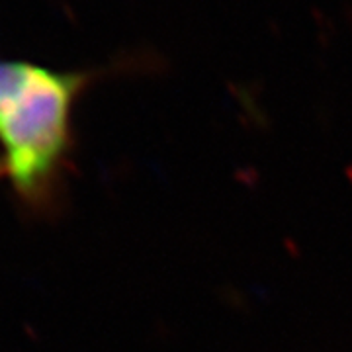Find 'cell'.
I'll list each match as a JSON object with an SVG mask.
<instances>
[{
  "label": "cell",
  "mask_w": 352,
  "mask_h": 352,
  "mask_svg": "<svg viewBox=\"0 0 352 352\" xmlns=\"http://www.w3.org/2000/svg\"><path fill=\"white\" fill-rule=\"evenodd\" d=\"M96 76L0 59V180L25 214L59 210L75 153V106Z\"/></svg>",
  "instance_id": "obj_1"
}]
</instances>
